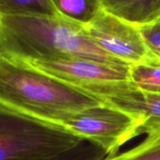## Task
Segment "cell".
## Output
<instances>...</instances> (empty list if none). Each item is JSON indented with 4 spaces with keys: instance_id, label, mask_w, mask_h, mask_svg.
<instances>
[{
    "instance_id": "cell-13",
    "label": "cell",
    "mask_w": 160,
    "mask_h": 160,
    "mask_svg": "<svg viewBox=\"0 0 160 160\" xmlns=\"http://www.w3.org/2000/svg\"><path fill=\"white\" fill-rule=\"evenodd\" d=\"M104 160H160V134L148 135L134 148Z\"/></svg>"
},
{
    "instance_id": "cell-10",
    "label": "cell",
    "mask_w": 160,
    "mask_h": 160,
    "mask_svg": "<svg viewBox=\"0 0 160 160\" xmlns=\"http://www.w3.org/2000/svg\"><path fill=\"white\" fill-rule=\"evenodd\" d=\"M0 16L56 17L52 0H0Z\"/></svg>"
},
{
    "instance_id": "cell-11",
    "label": "cell",
    "mask_w": 160,
    "mask_h": 160,
    "mask_svg": "<svg viewBox=\"0 0 160 160\" xmlns=\"http://www.w3.org/2000/svg\"><path fill=\"white\" fill-rule=\"evenodd\" d=\"M107 157L101 147L84 140L78 145L65 151L27 160H104Z\"/></svg>"
},
{
    "instance_id": "cell-2",
    "label": "cell",
    "mask_w": 160,
    "mask_h": 160,
    "mask_svg": "<svg viewBox=\"0 0 160 160\" xmlns=\"http://www.w3.org/2000/svg\"><path fill=\"white\" fill-rule=\"evenodd\" d=\"M0 51L26 62L78 58L128 66L98 48L84 27L60 16H0Z\"/></svg>"
},
{
    "instance_id": "cell-3",
    "label": "cell",
    "mask_w": 160,
    "mask_h": 160,
    "mask_svg": "<svg viewBox=\"0 0 160 160\" xmlns=\"http://www.w3.org/2000/svg\"><path fill=\"white\" fill-rule=\"evenodd\" d=\"M84 139L0 105V160H27L65 151Z\"/></svg>"
},
{
    "instance_id": "cell-9",
    "label": "cell",
    "mask_w": 160,
    "mask_h": 160,
    "mask_svg": "<svg viewBox=\"0 0 160 160\" xmlns=\"http://www.w3.org/2000/svg\"><path fill=\"white\" fill-rule=\"evenodd\" d=\"M58 15L85 27L103 10L100 0H52Z\"/></svg>"
},
{
    "instance_id": "cell-4",
    "label": "cell",
    "mask_w": 160,
    "mask_h": 160,
    "mask_svg": "<svg viewBox=\"0 0 160 160\" xmlns=\"http://www.w3.org/2000/svg\"><path fill=\"white\" fill-rule=\"evenodd\" d=\"M55 126L101 147L108 157L117 155L119 149L141 135V122L119 110L99 106L66 114Z\"/></svg>"
},
{
    "instance_id": "cell-14",
    "label": "cell",
    "mask_w": 160,
    "mask_h": 160,
    "mask_svg": "<svg viewBox=\"0 0 160 160\" xmlns=\"http://www.w3.org/2000/svg\"><path fill=\"white\" fill-rule=\"evenodd\" d=\"M148 49L160 60V20L153 24L139 28Z\"/></svg>"
},
{
    "instance_id": "cell-6",
    "label": "cell",
    "mask_w": 160,
    "mask_h": 160,
    "mask_svg": "<svg viewBox=\"0 0 160 160\" xmlns=\"http://www.w3.org/2000/svg\"><path fill=\"white\" fill-rule=\"evenodd\" d=\"M29 63L88 94L105 86L131 82V66L111 65L78 58L48 59Z\"/></svg>"
},
{
    "instance_id": "cell-8",
    "label": "cell",
    "mask_w": 160,
    "mask_h": 160,
    "mask_svg": "<svg viewBox=\"0 0 160 160\" xmlns=\"http://www.w3.org/2000/svg\"><path fill=\"white\" fill-rule=\"evenodd\" d=\"M100 3L104 11L138 29L160 20V0H100Z\"/></svg>"
},
{
    "instance_id": "cell-5",
    "label": "cell",
    "mask_w": 160,
    "mask_h": 160,
    "mask_svg": "<svg viewBox=\"0 0 160 160\" xmlns=\"http://www.w3.org/2000/svg\"><path fill=\"white\" fill-rule=\"evenodd\" d=\"M84 29L98 48L126 65L159 60L148 49L138 28L104 10Z\"/></svg>"
},
{
    "instance_id": "cell-12",
    "label": "cell",
    "mask_w": 160,
    "mask_h": 160,
    "mask_svg": "<svg viewBox=\"0 0 160 160\" xmlns=\"http://www.w3.org/2000/svg\"><path fill=\"white\" fill-rule=\"evenodd\" d=\"M130 80L140 89L160 93V60L131 66Z\"/></svg>"
},
{
    "instance_id": "cell-1",
    "label": "cell",
    "mask_w": 160,
    "mask_h": 160,
    "mask_svg": "<svg viewBox=\"0 0 160 160\" xmlns=\"http://www.w3.org/2000/svg\"><path fill=\"white\" fill-rule=\"evenodd\" d=\"M0 105L55 125L66 114L103 106L104 103L29 62L0 51Z\"/></svg>"
},
{
    "instance_id": "cell-7",
    "label": "cell",
    "mask_w": 160,
    "mask_h": 160,
    "mask_svg": "<svg viewBox=\"0 0 160 160\" xmlns=\"http://www.w3.org/2000/svg\"><path fill=\"white\" fill-rule=\"evenodd\" d=\"M94 97L105 106L124 112L141 122V134H160V93L123 82L96 90Z\"/></svg>"
}]
</instances>
